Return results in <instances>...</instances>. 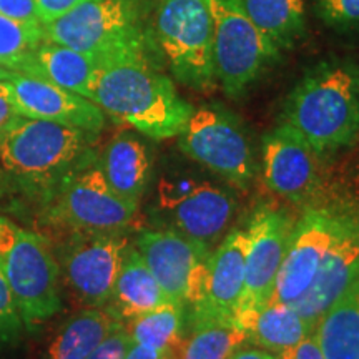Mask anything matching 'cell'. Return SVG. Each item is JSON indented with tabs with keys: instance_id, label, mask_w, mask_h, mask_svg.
Returning <instances> with one entry per match:
<instances>
[{
	"instance_id": "obj_1",
	"label": "cell",
	"mask_w": 359,
	"mask_h": 359,
	"mask_svg": "<svg viewBox=\"0 0 359 359\" xmlns=\"http://www.w3.org/2000/svg\"><path fill=\"white\" fill-rule=\"evenodd\" d=\"M98 135L47 120L15 116L0 133L2 183L43 208L67 180L98 160Z\"/></svg>"
},
{
	"instance_id": "obj_2",
	"label": "cell",
	"mask_w": 359,
	"mask_h": 359,
	"mask_svg": "<svg viewBox=\"0 0 359 359\" xmlns=\"http://www.w3.org/2000/svg\"><path fill=\"white\" fill-rule=\"evenodd\" d=\"M90 100L115 122L154 140L178 137L193 111L172 80L151 65L147 52L97 65Z\"/></svg>"
},
{
	"instance_id": "obj_3",
	"label": "cell",
	"mask_w": 359,
	"mask_h": 359,
	"mask_svg": "<svg viewBox=\"0 0 359 359\" xmlns=\"http://www.w3.org/2000/svg\"><path fill=\"white\" fill-rule=\"evenodd\" d=\"M321 156L353 145L359 137V70L346 62L308 72L283 107V122Z\"/></svg>"
},
{
	"instance_id": "obj_4",
	"label": "cell",
	"mask_w": 359,
	"mask_h": 359,
	"mask_svg": "<svg viewBox=\"0 0 359 359\" xmlns=\"http://www.w3.org/2000/svg\"><path fill=\"white\" fill-rule=\"evenodd\" d=\"M43 39L85 53L100 65L147 52L148 35L138 0H87L43 24Z\"/></svg>"
},
{
	"instance_id": "obj_5",
	"label": "cell",
	"mask_w": 359,
	"mask_h": 359,
	"mask_svg": "<svg viewBox=\"0 0 359 359\" xmlns=\"http://www.w3.org/2000/svg\"><path fill=\"white\" fill-rule=\"evenodd\" d=\"M154 32L180 83L200 92L217 87L210 0H160Z\"/></svg>"
},
{
	"instance_id": "obj_6",
	"label": "cell",
	"mask_w": 359,
	"mask_h": 359,
	"mask_svg": "<svg viewBox=\"0 0 359 359\" xmlns=\"http://www.w3.org/2000/svg\"><path fill=\"white\" fill-rule=\"evenodd\" d=\"M213 17V65L228 97H240L280 50L246 13L241 0H210Z\"/></svg>"
},
{
	"instance_id": "obj_7",
	"label": "cell",
	"mask_w": 359,
	"mask_h": 359,
	"mask_svg": "<svg viewBox=\"0 0 359 359\" xmlns=\"http://www.w3.org/2000/svg\"><path fill=\"white\" fill-rule=\"evenodd\" d=\"M137 212V206L111 190L97 160L67 180L43 206L40 219L72 233H123L133 223Z\"/></svg>"
},
{
	"instance_id": "obj_8",
	"label": "cell",
	"mask_w": 359,
	"mask_h": 359,
	"mask_svg": "<svg viewBox=\"0 0 359 359\" xmlns=\"http://www.w3.org/2000/svg\"><path fill=\"white\" fill-rule=\"evenodd\" d=\"M0 269L27 327L42 325L60 311V266L42 235L20 230L11 248L0 255Z\"/></svg>"
},
{
	"instance_id": "obj_9",
	"label": "cell",
	"mask_w": 359,
	"mask_h": 359,
	"mask_svg": "<svg viewBox=\"0 0 359 359\" xmlns=\"http://www.w3.org/2000/svg\"><path fill=\"white\" fill-rule=\"evenodd\" d=\"M180 148L191 160L246 190L255 177V161L245 130L235 116L218 107L193 109L183 127Z\"/></svg>"
},
{
	"instance_id": "obj_10",
	"label": "cell",
	"mask_w": 359,
	"mask_h": 359,
	"mask_svg": "<svg viewBox=\"0 0 359 359\" xmlns=\"http://www.w3.org/2000/svg\"><path fill=\"white\" fill-rule=\"evenodd\" d=\"M135 248L172 302L191 311L201 303L212 250L180 233L161 228L140 233Z\"/></svg>"
},
{
	"instance_id": "obj_11",
	"label": "cell",
	"mask_w": 359,
	"mask_h": 359,
	"mask_svg": "<svg viewBox=\"0 0 359 359\" xmlns=\"http://www.w3.org/2000/svg\"><path fill=\"white\" fill-rule=\"evenodd\" d=\"M158 206L170 230L212 248L226 233L235 198L210 182L177 177L160 182Z\"/></svg>"
},
{
	"instance_id": "obj_12",
	"label": "cell",
	"mask_w": 359,
	"mask_h": 359,
	"mask_svg": "<svg viewBox=\"0 0 359 359\" xmlns=\"http://www.w3.org/2000/svg\"><path fill=\"white\" fill-rule=\"evenodd\" d=\"M128 238L123 233L74 231L60 251V266L80 302L103 308L114 290Z\"/></svg>"
},
{
	"instance_id": "obj_13",
	"label": "cell",
	"mask_w": 359,
	"mask_h": 359,
	"mask_svg": "<svg viewBox=\"0 0 359 359\" xmlns=\"http://www.w3.org/2000/svg\"><path fill=\"white\" fill-rule=\"evenodd\" d=\"M346 217L348 213L331 208H308L303 213L294 224V233L268 302L291 304L306 293Z\"/></svg>"
},
{
	"instance_id": "obj_14",
	"label": "cell",
	"mask_w": 359,
	"mask_h": 359,
	"mask_svg": "<svg viewBox=\"0 0 359 359\" xmlns=\"http://www.w3.org/2000/svg\"><path fill=\"white\" fill-rule=\"evenodd\" d=\"M294 224L296 222L288 213L269 206H262L251 217L246 228L248 250L245 262V288L236 318L262 308L271 298L278 271L294 233Z\"/></svg>"
},
{
	"instance_id": "obj_15",
	"label": "cell",
	"mask_w": 359,
	"mask_h": 359,
	"mask_svg": "<svg viewBox=\"0 0 359 359\" xmlns=\"http://www.w3.org/2000/svg\"><path fill=\"white\" fill-rule=\"evenodd\" d=\"M320 158L302 135L281 123L263 138L264 183L283 198L306 201L320 185Z\"/></svg>"
},
{
	"instance_id": "obj_16",
	"label": "cell",
	"mask_w": 359,
	"mask_h": 359,
	"mask_svg": "<svg viewBox=\"0 0 359 359\" xmlns=\"http://www.w3.org/2000/svg\"><path fill=\"white\" fill-rule=\"evenodd\" d=\"M248 250L246 230H233L210 255L208 280L201 303L190 313V325L203 321L233 323L245 288V262Z\"/></svg>"
},
{
	"instance_id": "obj_17",
	"label": "cell",
	"mask_w": 359,
	"mask_h": 359,
	"mask_svg": "<svg viewBox=\"0 0 359 359\" xmlns=\"http://www.w3.org/2000/svg\"><path fill=\"white\" fill-rule=\"evenodd\" d=\"M356 280H359V218L348 215L311 286L302 298L291 303L309 326L311 334L326 309Z\"/></svg>"
},
{
	"instance_id": "obj_18",
	"label": "cell",
	"mask_w": 359,
	"mask_h": 359,
	"mask_svg": "<svg viewBox=\"0 0 359 359\" xmlns=\"http://www.w3.org/2000/svg\"><path fill=\"white\" fill-rule=\"evenodd\" d=\"M7 82L13 90L15 109L20 116L69 125L93 133H100L105 128V114L88 98L47 80L15 72Z\"/></svg>"
},
{
	"instance_id": "obj_19",
	"label": "cell",
	"mask_w": 359,
	"mask_h": 359,
	"mask_svg": "<svg viewBox=\"0 0 359 359\" xmlns=\"http://www.w3.org/2000/svg\"><path fill=\"white\" fill-rule=\"evenodd\" d=\"M168 302L172 299L143 262L142 255L135 246L128 245L115 286L103 309L125 325Z\"/></svg>"
},
{
	"instance_id": "obj_20",
	"label": "cell",
	"mask_w": 359,
	"mask_h": 359,
	"mask_svg": "<svg viewBox=\"0 0 359 359\" xmlns=\"http://www.w3.org/2000/svg\"><path fill=\"white\" fill-rule=\"evenodd\" d=\"M98 167L111 190L138 208L151 173V156L145 143L130 133L116 135L98 155Z\"/></svg>"
},
{
	"instance_id": "obj_21",
	"label": "cell",
	"mask_w": 359,
	"mask_h": 359,
	"mask_svg": "<svg viewBox=\"0 0 359 359\" xmlns=\"http://www.w3.org/2000/svg\"><path fill=\"white\" fill-rule=\"evenodd\" d=\"M95 70V62L85 53L43 39L27 62L22 75L47 80L90 100Z\"/></svg>"
},
{
	"instance_id": "obj_22",
	"label": "cell",
	"mask_w": 359,
	"mask_h": 359,
	"mask_svg": "<svg viewBox=\"0 0 359 359\" xmlns=\"http://www.w3.org/2000/svg\"><path fill=\"white\" fill-rule=\"evenodd\" d=\"M235 326L246 334L248 343L273 354L294 346L311 334L303 318L286 303H264L255 311L240 314Z\"/></svg>"
},
{
	"instance_id": "obj_23",
	"label": "cell",
	"mask_w": 359,
	"mask_h": 359,
	"mask_svg": "<svg viewBox=\"0 0 359 359\" xmlns=\"http://www.w3.org/2000/svg\"><path fill=\"white\" fill-rule=\"evenodd\" d=\"M313 336L325 359H359V280L326 309Z\"/></svg>"
},
{
	"instance_id": "obj_24",
	"label": "cell",
	"mask_w": 359,
	"mask_h": 359,
	"mask_svg": "<svg viewBox=\"0 0 359 359\" xmlns=\"http://www.w3.org/2000/svg\"><path fill=\"white\" fill-rule=\"evenodd\" d=\"M241 4L253 24L280 52L304 34V0H241Z\"/></svg>"
},
{
	"instance_id": "obj_25",
	"label": "cell",
	"mask_w": 359,
	"mask_h": 359,
	"mask_svg": "<svg viewBox=\"0 0 359 359\" xmlns=\"http://www.w3.org/2000/svg\"><path fill=\"white\" fill-rule=\"evenodd\" d=\"M118 325L102 308L79 313L58 331L48 348V359H87Z\"/></svg>"
},
{
	"instance_id": "obj_26",
	"label": "cell",
	"mask_w": 359,
	"mask_h": 359,
	"mask_svg": "<svg viewBox=\"0 0 359 359\" xmlns=\"http://www.w3.org/2000/svg\"><path fill=\"white\" fill-rule=\"evenodd\" d=\"M248 338L233 323L203 321L190 325V334L173 351V359H230Z\"/></svg>"
},
{
	"instance_id": "obj_27",
	"label": "cell",
	"mask_w": 359,
	"mask_h": 359,
	"mask_svg": "<svg viewBox=\"0 0 359 359\" xmlns=\"http://www.w3.org/2000/svg\"><path fill=\"white\" fill-rule=\"evenodd\" d=\"M185 325L187 308L175 302H168L154 311L125 323V327L133 343L175 351L185 338Z\"/></svg>"
},
{
	"instance_id": "obj_28",
	"label": "cell",
	"mask_w": 359,
	"mask_h": 359,
	"mask_svg": "<svg viewBox=\"0 0 359 359\" xmlns=\"http://www.w3.org/2000/svg\"><path fill=\"white\" fill-rule=\"evenodd\" d=\"M43 42V24H29L0 15V65L22 74L35 48Z\"/></svg>"
},
{
	"instance_id": "obj_29",
	"label": "cell",
	"mask_w": 359,
	"mask_h": 359,
	"mask_svg": "<svg viewBox=\"0 0 359 359\" xmlns=\"http://www.w3.org/2000/svg\"><path fill=\"white\" fill-rule=\"evenodd\" d=\"M318 15L334 29L359 27V0H314Z\"/></svg>"
},
{
	"instance_id": "obj_30",
	"label": "cell",
	"mask_w": 359,
	"mask_h": 359,
	"mask_svg": "<svg viewBox=\"0 0 359 359\" xmlns=\"http://www.w3.org/2000/svg\"><path fill=\"white\" fill-rule=\"evenodd\" d=\"M22 318L13 302L12 291L8 288V283L0 269V341H12L20 333Z\"/></svg>"
},
{
	"instance_id": "obj_31",
	"label": "cell",
	"mask_w": 359,
	"mask_h": 359,
	"mask_svg": "<svg viewBox=\"0 0 359 359\" xmlns=\"http://www.w3.org/2000/svg\"><path fill=\"white\" fill-rule=\"evenodd\" d=\"M132 338H130L127 327L120 323L111 333L102 341L98 346L93 349L87 359H123L128 348L132 346Z\"/></svg>"
},
{
	"instance_id": "obj_32",
	"label": "cell",
	"mask_w": 359,
	"mask_h": 359,
	"mask_svg": "<svg viewBox=\"0 0 359 359\" xmlns=\"http://www.w3.org/2000/svg\"><path fill=\"white\" fill-rule=\"evenodd\" d=\"M0 15L29 24H42L35 0H0Z\"/></svg>"
},
{
	"instance_id": "obj_33",
	"label": "cell",
	"mask_w": 359,
	"mask_h": 359,
	"mask_svg": "<svg viewBox=\"0 0 359 359\" xmlns=\"http://www.w3.org/2000/svg\"><path fill=\"white\" fill-rule=\"evenodd\" d=\"M83 2H87V0H35V7H37L40 22L47 24V22L58 19Z\"/></svg>"
},
{
	"instance_id": "obj_34",
	"label": "cell",
	"mask_w": 359,
	"mask_h": 359,
	"mask_svg": "<svg viewBox=\"0 0 359 359\" xmlns=\"http://www.w3.org/2000/svg\"><path fill=\"white\" fill-rule=\"evenodd\" d=\"M275 356L276 359H325L313 334L306 336V338L299 341L294 346H290L280 353H275Z\"/></svg>"
},
{
	"instance_id": "obj_35",
	"label": "cell",
	"mask_w": 359,
	"mask_h": 359,
	"mask_svg": "<svg viewBox=\"0 0 359 359\" xmlns=\"http://www.w3.org/2000/svg\"><path fill=\"white\" fill-rule=\"evenodd\" d=\"M19 116L13 100V90L7 80H0V133Z\"/></svg>"
},
{
	"instance_id": "obj_36",
	"label": "cell",
	"mask_w": 359,
	"mask_h": 359,
	"mask_svg": "<svg viewBox=\"0 0 359 359\" xmlns=\"http://www.w3.org/2000/svg\"><path fill=\"white\" fill-rule=\"evenodd\" d=\"M123 359H173V351L145 346V344L140 343H132Z\"/></svg>"
},
{
	"instance_id": "obj_37",
	"label": "cell",
	"mask_w": 359,
	"mask_h": 359,
	"mask_svg": "<svg viewBox=\"0 0 359 359\" xmlns=\"http://www.w3.org/2000/svg\"><path fill=\"white\" fill-rule=\"evenodd\" d=\"M230 359H276L273 353L266 351V349L257 348V346H241L238 348L235 353L231 354Z\"/></svg>"
},
{
	"instance_id": "obj_38",
	"label": "cell",
	"mask_w": 359,
	"mask_h": 359,
	"mask_svg": "<svg viewBox=\"0 0 359 359\" xmlns=\"http://www.w3.org/2000/svg\"><path fill=\"white\" fill-rule=\"evenodd\" d=\"M12 74H13V72L7 70L6 67H2V65H0V80H8V79L12 77Z\"/></svg>"
},
{
	"instance_id": "obj_39",
	"label": "cell",
	"mask_w": 359,
	"mask_h": 359,
	"mask_svg": "<svg viewBox=\"0 0 359 359\" xmlns=\"http://www.w3.org/2000/svg\"><path fill=\"white\" fill-rule=\"evenodd\" d=\"M0 183H2V178H0Z\"/></svg>"
}]
</instances>
